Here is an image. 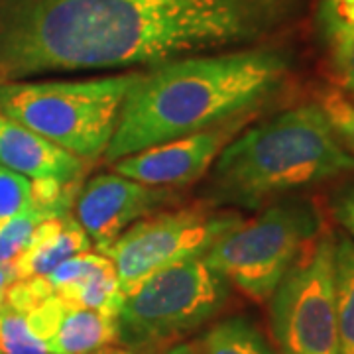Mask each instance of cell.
Listing matches in <instances>:
<instances>
[{"mask_svg": "<svg viewBox=\"0 0 354 354\" xmlns=\"http://www.w3.org/2000/svg\"><path fill=\"white\" fill-rule=\"evenodd\" d=\"M299 0H0V79L152 67L248 48Z\"/></svg>", "mask_w": 354, "mask_h": 354, "instance_id": "cell-1", "label": "cell"}, {"mask_svg": "<svg viewBox=\"0 0 354 354\" xmlns=\"http://www.w3.org/2000/svg\"><path fill=\"white\" fill-rule=\"evenodd\" d=\"M293 62L281 48L209 51L140 71L120 109L104 162L232 120H250L291 87Z\"/></svg>", "mask_w": 354, "mask_h": 354, "instance_id": "cell-2", "label": "cell"}, {"mask_svg": "<svg viewBox=\"0 0 354 354\" xmlns=\"http://www.w3.org/2000/svg\"><path fill=\"white\" fill-rule=\"evenodd\" d=\"M354 174L321 106L301 102L242 128L209 169L205 201L260 211L266 205Z\"/></svg>", "mask_w": 354, "mask_h": 354, "instance_id": "cell-3", "label": "cell"}, {"mask_svg": "<svg viewBox=\"0 0 354 354\" xmlns=\"http://www.w3.org/2000/svg\"><path fill=\"white\" fill-rule=\"evenodd\" d=\"M140 71L77 81H0V114L85 160L109 150Z\"/></svg>", "mask_w": 354, "mask_h": 354, "instance_id": "cell-4", "label": "cell"}, {"mask_svg": "<svg viewBox=\"0 0 354 354\" xmlns=\"http://www.w3.org/2000/svg\"><path fill=\"white\" fill-rule=\"evenodd\" d=\"M230 283L203 258L153 272L124 295L116 315V344L130 351H164L215 319Z\"/></svg>", "mask_w": 354, "mask_h": 354, "instance_id": "cell-5", "label": "cell"}, {"mask_svg": "<svg viewBox=\"0 0 354 354\" xmlns=\"http://www.w3.org/2000/svg\"><path fill=\"white\" fill-rule=\"evenodd\" d=\"M323 232V216L299 195L270 203L211 246L203 260L252 301L268 304L281 279Z\"/></svg>", "mask_w": 354, "mask_h": 354, "instance_id": "cell-6", "label": "cell"}, {"mask_svg": "<svg viewBox=\"0 0 354 354\" xmlns=\"http://www.w3.org/2000/svg\"><path fill=\"white\" fill-rule=\"evenodd\" d=\"M278 354H339L335 234L323 230L270 297Z\"/></svg>", "mask_w": 354, "mask_h": 354, "instance_id": "cell-7", "label": "cell"}, {"mask_svg": "<svg viewBox=\"0 0 354 354\" xmlns=\"http://www.w3.org/2000/svg\"><path fill=\"white\" fill-rule=\"evenodd\" d=\"M244 216L218 211L209 203L158 211L136 221L102 250L116 268L118 286L128 295L153 272L189 258H203L221 236L239 227Z\"/></svg>", "mask_w": 354, "mask_h": 354, "instance_id": "cell-8", "label": "cell"}, {"mask_svg": "<svg viewBox=\"0 0 354 354\" xmlns=\"http://www.w3.org/2000/svg\"><path fill=\"white\" fill-rule=\"evenodd\" d=\"M177 201L171 187H153L116 171L91 177L75 201V218L97 252L106 250L128 227Z\"/></svg>", "mask_w": 354, "mask_h": 354, "instance_id": "cell-9", "label": "cell"}, {"mask_svg": "<svg viewBox=\"0 0 354 354\" xmlns=\"http://www.w3.org/2000/svg\"><path fill=\"white\" fill-rule=\"evenodd\" d=\"M248 120H232L221 127L195 132L189 136L167 140L152 148L116 160V174L153 187H185L209 174L218 153L227 148Z\"/></svg>", "mask_w": 354, "mask_h": 354, "instance_id": "cell-10", "label": "cell"}, {"mask_svg": "<svg viewBox=\"0 0 354 354\" xmlns=\"http://www.w3.org/2000/svg\"><path fill=\"white\" fill-rule=\"evenodd\" d=\"M0 165L32 181H81L83 160L55 146L34 130L0 114Z\"/></svg>", "mask_w": 354, "mask_h": 354, "instance_id": "cell-11", "label": "cell"}, {"mask_svg": "<svg viewBox=\"0 0 354 354\" xmlns=\"http://www.w3.org/2000/svg\"><path fill=\"white\" fill-rule=\"evenodd\" d=\"M91 248V239L75 216L48 218L38 225L24 252L12 262L14 276L16 279L48 278L65 260Z\"/></svg>", "mask_w": 354, "mask_h": 354, "instance_id": "cell-12", "label": "cell"}, {"mask_svg": "<svg viewBox=\"0 0 354 354\" xmlns=\"http://www.w3.org/2000/svg\"><path fill=\"white\" fill-rule=\"evenodd\" d=\"M116 344V319L65 301L46 346L51 354H93Z\"/></svg>", "mask_w": 354, "mask_h": 354, "instance_id": "cell-13", "label": "cell"}, {"mask_svg": "<svg viewBox=\"0 0 354 354\" xmlns=\"http://www.w3.org/2000/svg\"><path fill=\"white\" fill-rule=\"evenodd\" d=\"M55 293L69 305L83 307V309H95V311H101L104 315L114 317V319L118 315L122 299H124L120 286H118L116 268L101 252L95 254L93 262L85 270L83 276L57 288Z\"/></svg>", "mask_w": 354, "mask_h": 354, "instance_id": "cell-14", "label": "cell"}, {"mask_svg": "<svg viewBox=\"0 0 354 354\" xmlns=\"http://www.w3.org/2000/svg\"><path fill=\"white\" fill-rule=\"evenodd\" d=\"M195 354H278L252 319L242 315L216 321L195 344Z\"/></svg>", "mask_w": 354, "mask_h": 354, "instance_id": "cell-15", "label": "cell"}, {"mask_svg": "<svg viewBox=\"0 0 354 354\" xmlns=\"http://www.w3.org/2000/svg\"><path fill=\"white\" fill-rule=\"evenodd\" d=\"M335 307L339 354H354V241L335 236Z\"/></svg>", "mask_w": 354, "mask_h": 354, "instance_id": "cell-16", "label": "cell"}, {"mask_svg": "<svg viewBox=\"0 0 354 354\" xmlns=\"http://www.w3.org/2000/svg\"><path fill=\"white\" fill-rule=\"evenodd\" d=\"M71 213V207L50 205L32 199L28 209L20 215L0 223V266H12V262L24 252L34 230L48 218L65 216Z\"/></svg>", "mask_w": 354, "mask_h": 354, "instance_id": "cell-17", "label": "cell"}, {"mask_svg": "<svg viewBox=\"0 0 354 354\" xmlns=\"http://www.w3.org/2000/svg\"><path fill=\"white\" fill-rule=\"evenodd\" d=\"M0 354H51L24 313L4 301L0 305Z\"/></svg>", "mask_w": 354, "mask_h": 354, "instance_id": "cell-18", "label": "cell"}, {"mask_svg": "<svg viewBox=\"0 0 354 354\" xmlns=\"http://www.w3.org/2000/svg\"><path fill=\"white\" fill-rule=\"evenodd\" d=\"M317 104L325 113L342 146L354 156V102L339 88L327 87L317 95Z\"/></svg>", "mask_w": 354, "mask_h": 354, "instance_id": "cell-19", "label": "cell"}, {"mask_svg": "<svg viewBox=\"0 0 354 354\" xmlns=\"http://www.w3.org/2000/svg\"><path fill=\"white\" fill-rule=\"evenodd\" d=\"M329 71L335 88L354 102V28L329 44Z\"/></svg>", "mask_w": 354, "mask_h": 354, "instance_id": "cell-20", "label": "cell"}, {"mask_svg": "<svg viewBox=\"0 0 354 354\" xmlns=\"http://www.w3.org/2000/svg\"><path fill=\"white\" fill-rule=\"evenodd\" d=\"M32 203V179L0 165V223L20 215Z\"/></svg>", "mask_w": 354, "mask_h": 354, "instance_id": "cell-21", "label": "cell"}, {"mask_svg": "<svg viewBox=\"0 0 354 354\" xmlns=\"http://www.w3.org/2000/svg\"><path fill=\"white\" fill-rule=\"evenodd\" d=\"M317 28L327 44L354 28V0H321L317 8Z\"/></svg>", "mask_w": 354, "mask_h": 354, "instance_id": "cell-22", "label": "cell"}, {"mask_svg": "<svg viewBox=\"0 0 354 354\" xmlns=\"http://www.w3.org/2000/svg\"><path fill=\"white\" fill-rule=\"evenodd\" d=\"M330 211L354 241V179L344 181L330 197Z\"/></svg>", "mask_w": 354, "mask_h": 354, "instance_id": "cell-23", "label": "cell"}, {"mask_svg": "<svg viewBox=\"0 0 354 354\" xmlns=\"http://www.w3.org/2000/svg\"><path fill=\"white\" fill-rule=\"evenodd\" d=\"M93 354H195V344H187V342H179L176 346H169V348H164V351H150V353H142V351H130V348H102V351H97Z\"/></svg>", "mask_w": 354, "mask_h": 354, "instance_id": "cell-24", "label": "cell"}, {"mask_svg": "<svg viewBox=\"0 0 354 354\" xmlns=\"http://www.w3.org/2000/svg\"><path fill=\"white\" fill-rule=\"evenodd\" d=\"M16 276H14L12 266H0V291H6V288L12 283Z\"/></svg>", "mask_w": 354, "mask_h": 354, "instance_id": "cell-25", "label": "cell"}, {"mask_svg": "<svg viewBox=\"0 0 354 354\" xmlns=\"http://www.w3.org/2000/svg\"><path fill=\"white\" fill-rule=\"evenodd\" d=\"M2 301H4V291H0V305H2Z\"/></svg>", "mask_w": 354, "mask_h": 354, "instance_id": "cell-26", "label": "cell"}]
</instances>
